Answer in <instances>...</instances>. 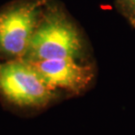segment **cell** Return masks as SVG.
Here are the masks:
<instances>
[{
    "label": "cell",
    "mask_w": 135,
    "mask_h": 135,
    "mask_svg": "<svg viewBox=\"0 0 135 135\" xmlns=\"http://www.w3.org/2000/svg\"><path fill=\"white\" fill-rule=\"evenodd\" d=\"M40 0L21 1L0 12V54L9 59L25 57L40 22Z\"/></svg>",
    "instance_id": "3957f363"
},
{
    "label": "cell",
    "mask_w": 135,
    "mask_h": 135,
    "mask_svg": "<svg viewBox=\"0 0 135 135\" xmlns=\"http://www.w3.org/2000/svg\"><path fill=\"white\" fill-rule=\"evenodd\" d=\"M52 89L63 88L71 91H80L92 79L91 69L81 65L76 59H51L29 61Z\"/></svg>",
    "instance_id": "277c9868"
},
{
    "label": "cell",
    "mask_w": 135,
    "mask_h": 135,
    "mask_svg": "<svg viewBox=\"0 0 135 135\" xmlns=\"http://www.w3.org/2000/svg\"><path fill=\"white\" fill-rule=\"evenodd\" d=\"M81 50V38L77 29L62 13L52 11L41 18L24 59L28 61L77 59Z\"/></svg>",
    "instance_id": "6da1fadb"
},
{
    "label": "cell",
    "mask_w": 135,
    "mask_h": 135,
    "mask_svg": "<svg viewBox=\"0 0 135 135\" xmlns=\"http://www.w3.org/2000/svg\"><path fill=\"white\" fill-rule=\"evenodd\" d=\"M122 7L135 16V0H119Z\"/></svg>",
    "instance_id": "5b68a950"
},
{
    "label": "cell",
    "mask_w": 135,
    "mask_h": 135,
    "mask_svg": "<svg viewBox=\"0 0 135 135\" xmlns=\"http://www.w3.org/2000/svg\"><path fill=\"white\" fill-rule=\"evenodd\" d=\"M53 91L24 58L0 63V92L10 102L20 106H42L52 99Z\"/></svg>",
    "instance_id": "7a4b0ae2"
}]
</instances>
